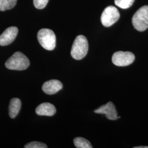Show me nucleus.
I'll return each instance as SVG.
<instances>
[{
    "label": "nucleus",
    "mask_w": 148,
    "mask_h": 148,
    "mask_svg": "<svg viewBox=\"0 0 148 148\" xmlns=\"http://www.w3.org/2000/svg\"><path fill=\"white\" fill-rule=\"evenodd\" d=\"M120 13L116 7L108 6L106 7L101 16V22L105 27H111L120 18Z\"/></svg>",
    "instance_id": "nucleus-5"
},
{
    "label": "nucleus",
    "mask_w": 148,
    "mask_h": 148,
    "mask_svg": "<svg viewBox=\"0 0 148 148\" xmlns=\"http://www.w3.org/2000/svg\"><path fill=\"white\" fill-rule=\"evenodd\" d=\"M30 61L23 53L16 52L14 53L5 63L7 69L13 70H24L29 66Z\"/></svg>",
    "instance_id": "nucleus-1"
},
{
    "label": "nucleus",
    "mask_w": 148,
    "mask_h": 148,
    "mask_svg": "<svg viewBox=\"0 0 148 148\" xmlns=\"http://www.w3.org/2000/svg\"><path fill=\"white\" fill-rule=\"evenodd\" d=\"M38 42L43 48L48 51L53 50L56 45V37L54 32L48 29H42L37 33Z\"/></svg>",
    "instance_id": "nucleus-4"
},
{
    "label": "nucleus",
    "mask_w": 148,
    "mask_h": 148,
    "mask_svg": "<svg viewBox=\"0 0 148 148\" xmlns=\"http://www.w3.org/2000/svg\"><path fill=\"white\" fill-rule=\"evenodd\" d=\"M132 23L134 27L138 31H145L148 28V5L140 8L133 15Z\"/></svg>",
    "instance_id": "nucleus-3"
},
{
    "label": "nucleus",
    "mask_w": 148,
    "mask_h": 148,
    "mask_svg": "<svg viewBox=\"0 0 148 148\" xmlns=\"http://www.w3.org/2000/svg\"><path fill=\"white\" fill-rule=\"evenodd\" d=\"M49 0H34V5L39 10L43 9L47 5Z\"/></svg>",
    "instance_id": "nucleus-16"
},
{
    "label": "nucleus",
    "mask_w": 148,
    "mask_h": 148,
    "mask_svg": "<svg viewBox=\"0 0 148 148\" xmlns=\"http://www.w3.org/2000/svg\"><path fill=\"white\" fill-rule=\"evenodd\" d=\"M115 4L122 9H127L132 5L134 0H115Z\"/></svg>",
    "instance_id": "nucleus-14"
},
{
    "label": "nucleus",
    "mask_w": 148,
    "mask_h": 148,
    "mask_svg": "<svg viewBox=\"0 0 148 148\" xmlns=\"http://www.w3.org/2000/svg\"><path fill=\"white\" fill-rule=\"evenodd\" d=\"M88 51V43L86 37L79 35L74 40L71 50V56L76 60L84 58Z\"/></svg>",
    "instance_id": "nucleus-2"
},
{
    "label": "nucleus",
    "mask_w": 148,
    "mask_h": 148,
    "mask_svg": "<svg viewBox=\"0 0 148 148\" xmlns=\"http://www.w3.org/2000/svg\"><path fill=\"white\" fill-rule=\"evenodd\" d=\"M134 148H148V147H147V146H145V147L140 146V147H134Z\"/></svg>",
    "instance_id": "nucleus-17"
},
{
    "label": "nucleus",
    "mask_w": 148,
    "mask_h": 148,
    "mask_svg": "<svg viewBox=\"0 0 148 148\" xmlns=\"http://www.w3.org/2000/svg\"><path fill=\"white\" fill-rule=\"evenodd\" d=\"M74 144L75 147L77 148H92L90 142L82 137L75 138L74 140Z\"/></svg>",
    "instance_id": "nucleus-12"
},
{
    "label": "nucleus",
    "mask_w": 148,
    "mask_h": 148,
    "mask_svg": "<svg viewBox=\"0 0 148 148\" xmlns=\"http://www.w3.org/2000/svg\"><path fill=\"white\" fill-rule=\"evenodd\" d=\"M21 101L16 98L11 99L9 106V115L12 119L15 118L21 108Z\"/></svg>",
    "instance_id": "nucleus-11"
},
{
    "label": "nucleus",
    "mask_w": 148,
    "mask_h": 148,
    "mask_svg": "<svg viewBox=\"0 0 148 148\" xmlns=\"http://www.w3.org/2000/svg\"><path fill=\"white\" fill-rule=\"evenodd\" d=\"M63 88L62 83L57 79H51L45 82L42 86V90L47 95H54Z\"/></svg>",
    "instance_id": "nucleus-9"
},
{
    "label": "nucleus",
    "mask_w": 148,
    "mask_h": 148,
    "mask_svg": "<svg viewBox=\"0 0 148 148\" xmlns=\"http://www.w3.org/2000/svg\"><path fill=\"white\" fill-rule=\"evenodd\" d=\"M134 59V55L130 52L119 51L114 53L112 57V63L118 66H128L132 63Z\"/></svg>",
    "instance_id": "nucleus-6"
},
{
    "label": "nucleus",
    "mask_w": 148,
    "mask_h": 148,
    "mask_svg": "<svg viewBox=\"0 0 148 148\" xmlns=\"http://www.w3.org/2000/svg\"><path fill=\"white\" fill-rule=\"evenodd\" d=\"M95 112L105 114L106 117L110 120H116L117 119L120 118V117L117 116L115 106L111 101L108 102L106 105L101 106L100 108L95 110Z\"/></svg>",
    "instance_id": "nucleus-7"
},
{
    "label": "nucleus",
    "mask_w": 148,
    "mask_h": 148,
    "mask_svg": "<svg viewBox=\"0 0 148 148\" xmlns=\"http://www.w3.org/2000/svg\"><path fill=\"white\" fill-rule=\"evenodd\" d=\"M25 148H47V146L45 143L40 142H32L27 143L24 146Z\"/></svg>",
    "instance_id": "nucleus-15"
},
{
    "label": "nucleus",
    "mask_w": 148,
    "mask_h": 148,
    "mask_svg": "<svg viewBox=\"0 0 148 148\" xmlns=\"http://www.w3.org/2000/svg\"><path fill=\"white\" fill-rule=\"evenodd\" d=\"M56 112V109L52 104L49 103H44L37 106L36 109V113L40 116H53Z\"/></svg>",
    "instance_id": "nucleus-10"
},
{
    "label": "nucleus",
    "mask_w": 148,
    "mask_h": 148,
    "mask_svg": "<svg viewBox=\"0 0 148 148\" xmlns=\"http://www.w3.org/2000/svg\"><path fill=\"white\" fill-rule=\"evenodd\" d=\"M17 0H0V11L12 9L16 4Z\"/></svg>",
    "instance_id": "nucleus-13"
},
{
    "label": "nucleus",
    "mask_w": 148,
    "mask_h": 148,
    "mask_svg": "<svg viewBox=\"0 0 148 148\" xmlns=\"http://www.w3.org/2000/svg\"><path fill=\"white\" fill-rule=\"evenodd\" d=\"M18 33V29L16 27H11L6 29L0 35V46H7L13 42Z\"/></svg>",
    "instance_id": "nucleus-8"
}]
</instances>
